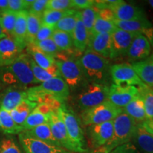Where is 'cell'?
I'll return each mask as SVG.
<instances>
[{
  "mask_svg": "<svg viewBox=\"0 0 153 153\" xmlns=\"http://www.w3.org/2000/svg\"><path fill=\"white\" fill-rule=\"evenodd\" d=\"M151 52V44L142 33H136L130 45L127 55L131 60H143L148 58Z\"/></svg>",
  "mask_w": 153,
  "mask_h": 153,
  "instance_id": "obj_19",
  "label": "cell"
},
{
  "mask_svg": "<svg viewBox=\"0 0 153 153\" xmlns=\"http://www.w3.org/2000/svg\"><path fill=\"white\" fill-rule=\"evenodd\" d=\"M111 78L116 85H137L142 86L143 83L131 64L127 62L119 63L111 67Z\"/></svg>",
  "mask_w": 153,
  "mask_h": 153,
  "instance_id": "obj_9",
  "label": "cell"
},
{
  "mask_svg": "<svg viewBox=\"0 0 153 153\" xmlns=\"http://www.w3.org/2000/svg\"><path fill=\"white\" fill-rule=\"evenodd\" d=\"M88 135L91 144L96 148H101L108 143L114 133L113 120L88 126Z\"/></svg>",
  "mask_w": 153,
  "mask_h": 153,
  "instance_id": "obj_13",
  "label": "cell"
},
{
  "mask_svg": "<svg viewBox=\"0 0 153 153\" xmlns=\"http://www.w3.org/2000/svg\"><path fill=\"white\" fill-rule=\"evenodd\" d=\"M77 11L70 9L68 14L62 18L55 26V30L64 31L72 35L76 24Z\"/></svg>",
  "mask_w": 153,
  "mask_h": 153,
  "instance_id": "obj_31",
  "label": "cell"
},
{
  "mask_svg": "<svg viewBox=\"0 0 153 153\" xmlns=\"http://www.w3.org/2000/svg\"><path fill=\"white\" fill-rule=\"evenodd\" d=\"M48 1V0H34L28 11L42 16L44 11L46 10Z\"/></svg>",
  "mask_w": 153,
  "mask_h": 153,
  "instance_id": "obj_45",
  "label": "cell"
},
{
  "mask_svg": "<svg viewBox=\"0 0 153 153\" xmlns=\"http://www.w3.org/2000/svg\"><path fill=\"white\" fill-rule=\"evenodd\" d=\"M8 10V0H0V14Z\"/></svg>",
  "mask_w": 153,
  "mask_h": 153,
  "instance_id": "obj_49",
  "label": "cell"
},
{
  "mask_svg": "<svg viewBox=\"0 0 153 153\" xmlns=\"http://www.w3.org/2000/svg\"><path fill=\"white\" fill-rule=\"evenodd\" d=\"M94 153H98V152H94Z\"/></svg>",
  "mask_w": 153,
  "mask_h": 153,
  "instance_id": "obj_54",
  "label": "cell"
},
{
  "mask_svg": "<svg viewBox=\"0 0 153 153\" xmlns=\"http://www.w3.org/2000/svg\"><path fill=\"white\" fill-rule=\"evenodd\" d=\"M143 124L146 127V128L153 134V118L150 120H146Z\"/></svg>",
  "mask_w": 153,
  "mask_h": 153,
  "instance_id": "obj_50",
  "label": "cell"
},
{
  "mask_svg": "<svg viewBox=\"0 0 153 153\" xmlns=\"http://www.w3.org/2000/svg\"><path fill=\"white\" fill-rule=\"evenodd\" d=\"M80 17L83 23L84 26H85L86 29L88 31L89 35V38L91 36V32L94 24L96 18L97 16V10L94 7H90V8L83 9L79 11Z\"/></svg>",
  "mask_w": 153,
  "mask_h": 153,
  "instance_id": "obj_38",
  "label": "cell"
},
{
  "mask_svg": "<svg viewBox=\"0 0 153 153\" xmlns=\"http://www.w3.org/2000/svg\"><path fill=\"white\" fill-rule=\"evenodd\" d=\"M133 139L145 153H153V134L143 123H137Z\"/></svg>",
  "mask_w": 153,
  "mask_h": 153,
  "instance_id": "obj_25",
  "label": "cell"
},
{
  "mask_svg": "<svg viewBox=\"0 0 153 153\" xmlns=\"http://www.w3.org/2000/svg\"><path fill=\"white\" fill-rule=\"evenodd\" d=\"M48 120L49 114H44L36 106L33 111L29 114L24 123L21 126V128H22V132L28 131V130L41 125V124L48 123Z\"/></svg>",
  "mask_w": 153,
  "mask_h": 153,
  "instance_id": "obj_30",
  "label": "cell"
},
{
  "mask_svg": "<svg viewBox=\"0 0 153 153\" xmlns=\"http://www.w3.org/2000/svg\"><path fill=\"white\" fill-rule=\"evenodd\" d=\"M54 30L55 27H51V26H45V25L42 24L41 27L40 28L39 30H38L37 34H36L33 43H36L38 42L51 38L52 37Z\"/></svg>",
  "mask_w": 153,
  "mask_h": 153,
  "instance_id": "obj_44",
  "label": "cell"
},
{
  "mask_svg": "<svg viewBox=\"0 0 153 153\" xmlns=\"http://www.w3.org/2000/svg\"><path fill=\"white\" fill-rule=\"evenodd\" d=\"M94 0H72V9H83L90 8L94 7Z\"/></svg>",
  "mask_w": 153,
  "mask_h": 153,
  "instance_id": "obj_46",
  "label": "cell"
},
{
  "mask_svg": "<svg viewBox=\"0 0 153 153\" xmlns=\"http://www.w3.org/2000/svg\"><path fill=\"white\" fill-rule=\"evenodd\" d=\"M70 10L55 11L46 9L42 14V24L45 25V26H51V27H55L57 23L65 16H66Z\"/></svg>",
  "mask_w": 153,
  "mask_h": 153,
  "instance_id": "obj_37",
  "label": "cell"
},
{
  "mask_svg": "<svg viewBox=\"0 0 153 153\" xmlns=\"http://www.w3.org/2000/svg\"><path fill=\"white\" fill-rule=\"evenodd\" d=\"M46 9L55 11H67L72 9V0H48Z\"/></svg>",
  "mask_w": 153,
  "mask_h": 153,
  "instance_id": "obj_42",
  "label": "cell"
},
{
  "mask_svg": "<svg viewBox=\"0 0 153 153\" xmlns=\"http://www.w3.org/2000/svg\"><path fill=\"white\" fill-rule=\"evenodd\" d=\"M114 133L108 143L100 148V150L109 153L120 145L130 143L135 133L136 123L126 113L122 112L113 120Z\"/></svg>",
  "mask_w": 153,
  "mask_h": 153,
  "instance_id": "obj_4",
  "label": "cell"
},
{
  "mask_svg": "<svg viewBox=\"0 0 153 153\" xmlns=\"http://www.w3.org/2000/svg\"><path fill=\"white\" fill-rule=\"evenodd\" d=\"M71 36L72 42H73V46L75 48L76 51L81 53L85 52L89 44V35L82 23L79 11H77L76 24Z\"/></svg>",
  "mask_w": 153,
  "mask_h": 153,
  "instance_id": "obj_23",
  "label": "cell"
},
{
  "mask_svg": "<svg viewBox=\"0 0 153 153\" xmlns=\"http://www.w3.org/2000/svg\"><path fill=\"white\" fill-rule=\"evenodd\" d=\"M27 16L28 10L17 12L12 39L22 50L28 45L27 41Z\"/></svg>",
  "mask_w": 153,
  "mask_h": 153,
  "instance_id": "obj_21",
  "label": "cell"
},
{
  "mask_svg": "<svg viewBox=\"0 0 153 153\" xmlns=\"http://www.w3.org/2000/svg\"><path fill=\"white\" fill-rule=\"evenodd\" d=\"M147 2L149 5H150V7L151 8L153 9V0H149V1H147Z\"/></svg>",
  "mask_w": 153,
  "mask_h": 153,
  "instance_id": "obj_52",
  "label": "cell"
},
{
  "mask_svg": "<svg viewBox=\"0 0 153 153\" xmlns=\"http://www.w3.org/2000/svg\"><path fill=\"white\" fill-rule=\"evenodd\" d=\"M131 65L143 83L153 87V55L143 60L136 61Z\"/></svg>",
  "mask_w": 153,
  "mask_h": 153,
  "instance_id": "obj_22",
  "label": "cell"
},
{
  "mask_svg": "<svg viewBox=\"0 0 153 153\" xmlns=\"http://www.w3.org/2000/svg\"><path fill=\"white\" fill-rule=\"evenodd\" d=\"M109 153H140L137 148L131 143L122 145L113 150Z\"/></svg>",
  "mask_w": 153,
  "mask_h": 153,
  "instance_id": "obj_47",
  "label": "cell"
},
{
  "mask_svg": "<svg viewBox=\"0 0 153 153\" xmlns=\"http://www.w3.org/2000/svg\"><path fill=\"white\" fill-rule=\"evenodd\" d=\"M33 44H35L36 46H37L43 52L54 57H56L60 52V49L55 45L54 41H53L51 38Z\"/></svg>",
  "mask_w": 153,
  "mask_h": 153,
  "instance_id": "obj_41",
  "label": "cell"
},
{
  "mask_svg": "<svg viewBox=\"0 0 153 153\" xmlns=\"http://www.w3.org/2000/svg\"><path fill=\"white\" fill-rule=\"evenodd\" d=\"M42 26L41 16L28 11L27 16V41L33 43L36 36Z\"/></svg>",
  "mask_w": 153,
  "mask_h": 153,
  "instance_id": "obj_33",
  "label": "cell"
},
{
  "mask_svg": "<svg viewBox=\"0 0 153 153\" xmlns=\"http://www.w3.org/2000/svg\"><path fill=\"white\" fill-rule=\"evenodd\" d=\"M26 99H27L26 88L17 85H11L0 94V108L11 112Z\"/></svg>",
  "mask_w": 153,
  "mask_h": 153,
  "instance_id": "obj_14",
  "label": "cell"
},
{
  "mask_svg": "<svg viewBox=\"0 0 153 153\" xmlns=\"http://www.w3.org/2000/svg\"><path fill=\"white\" fill-rule=\"evenodd\" d=\"M0 153H24L20 144L11 135L0 138Z\"/></svg>",
  "mask_w": 153,
  "mask_h": 153,
  "instance_id": "obj_36",
  "label": "cell"
},
{
  "mask_svg": "<svg viewBox=\"0 0 153 153\" xmlns=\"http://www.w3.org/2000/svg\"><path fill=\"white\" fill-rule=\"evenodd\" d=\"M56 111L64 122L69 138L76 148L77 152H86L87 149L85 135L79 118L76 116L72 111L64 106V104Z\"/></svg>",
  "mask_w": 153,
  "mask_h": 153,
  "instance_id": "obj_6",
  "label": "cell"
},
{
  "mask_svg": "<svg viewBox=\"0 0 153 153\" xmlns=\"http://www.w3.org/2000/svg\"><path fill=\"white\" fill-rule=\"evenodd\" d=\"M19 140L25 153H70L61 147L28 136L23 132L19 134Z\"/></svg>",
  "mask_w": 153,
  "mask_h": 153,
  "instance_id": "obj_10",
  "label": "cell"
},
{
  "mask_svg": "<svg viewBox=\"0 0 153 153\" xmlns=\"http://www.w3.org/2000/svg\"><path fill=\"white\" fill-rule=\"evenodd\" d=\"M48 124L53 137L57 141L60 147L70 152H78L76 148L69 138L64 122L57 111L50 113Z\"/></svg>",
  "mask_w": 153,
  "mask_h": 153,
  "instance_id": "obj_11",
  "label": "cell"
},
{
  "mask_svg": "<svg viewBox=\"0 0 153 153\" xmlns=\"http://www.w3.org/2000/svg\"><path fill=\"white\" fill-rule=\"evenodd\" d=\"M37 106V103L28 100V99H24L19 105H17L10 112L11 117L16 125L21 127L29 114Z\"/></svg>",
  "mask_w": 153,
  "mask_h": 153,
  "instance_id": "obj_28",
  "label": "cell"
},
{
  "mask_svg": "<svg viewBox=\"0 0 153 153\" xmlns=\"http://www.w3.org/2000/svg\"><path fill=\"white\" fill-rule=\"evenodd\" d=\"M122 109L123 112L128 115L136 123H143L147 120L144 103L139 93Z\"/></svg>",
  "mask_w": 153,
  "mask_h": 153,
  "instance_id": "obj_26",
  "label": "cell"
},
{
  "mask_svg": "<svg viewBox=\"0 0 153 153\" xmlns=\"http://www.w3.org/2000/svg\"><path fill=\"white\" fill-rule=\"evenodd\" d=\"M51 38L60 51H70L73 47L72 36L64 31L55 30Z\"/></svg>",
  "mask_w": 153,
  "mask_h": 153,
  "instance_id": "obj_35",
  "label": "cell"
},
{
  "mask_svg": "<svg viewBox=\"0 0 153 153\" xmlns=\"http://www.w3.org/2000/svg\"><path fill=\"white\" fill-rule=\"evenodd\" d=\"M33 1L34 0H8V10L16 13L28 10Z\"/></svg>",
  "mask_w": 153,
  "mask_h": 153,
  "instance_id": "obj_43",
  "label": "cell"
},
{
  "mask_svg": "<svg viewBox=\"0 0 153 153\" xmlns=\"http://www.w3.org/2000/svg\"><path fill=\"white\" fill-rule=\"evenodd\" d=\"M149 42H150V44H152V45H153V34H152V37L150 38V39L149 40Z\"/></svg>",
  "mask_w": 153,
  "mask_h": 153,
  "instance_id": "obj_53",
  "label": "cell"
},
{
  "mask_svg": "<svg viewBox=\"0 0 153 153\" xmlns=\"http://www.w3.org/2000/svg\"><path fill=\"white\" fill-rule=\"evenodd\" d=\"M28 100L45 104L54 111L60 108L70 94V88L60 76H55L36 87L26 89Z\"/></svg>",
  "mask_w": 153,
  "mask_h": 153,
  "instance_id": "obj_1",
  "label": "cell"
},
{
  "mask_svg": "<svg viewBox=\"0 0 153 153\" xmlns=\"http://www.w3.org/2000/svg\"><path fill=\"white\" fill-rule=\"evenodd\" d=\"M114 24L119 29L129 33L144 34L152 27V25L147 18L131 21H114Z\"/></svg>",
  "mask_w": 153,
  "mask_h": 153,
  "instance_id": "obj_24",
  "label": "cell"
},
{
  "mask_svg": "<svg viewBox=\"0 0 153 153\" xmlns=\"http://www.w3.org/2000/svg\"><path fill=\"white\" fill-rule=\"evenodd\" d=\"M116 28L117 27L114 24V22L104 20L97 16L91 32V36L99 33H112Z\"/></svg>",
  "mask_w": 153,
  "mask_h": 153,
  "instance_id": "obj_39",
  "label": "cell"
},
{
  "mask_svg": "<svg viewBox=\"0 0 153 153\" xmlns=\"http://www.w3.org/2000/svg\"><path fill=\"white\" fill-rule=\"evenodd\" d=\"M109 86L87 82L76 97V104L85 111L108 101Z\"/></svg>",
  "mask_w": 153,
  "mask_h": 153,
  "instance_id": "obj_7",
  "label": "cell"
},
{
  "mask_svg": "<svg viewBox=\"0 0 153 153\" xmlns=\"http://www.w3.org/2000/svg\"><path fill=\"white\" fill-rule=\"evenodd\" d=\"M4 36H6V35L4 33V32L2 31V30H1V26H0V40H1L2 38L4 37Z\"/></svg>",
  "mask_w": 153,
  "mask_h": 153,
  "instance_id": "obj_51",
  "label": "cell"
},
{
  "mask_svg": "<svg viewBox=\"0 0 153 153\" xmlns=\"http://www.w3.org/2000/svg\"><path fill=\"white\" fill-rule=\"evenodd\" d=\"M23 50L12 38L4 36L0 40V68L11 65L22 54Z\"/></svg>",
  "mask_w": 153,
  "mask_h": 153,
  "instance_id": "obj_17",
  "label": "cell"
},
{
  "mask_svg": "<svg viewBox=\"0 0 153 153\" xmlns=\"http://www.w3.org/2000/svg\"><path fill=\"white\" fill-rule=\"evenodd\" d=\"M23 133L25 135H28V136L30 137H33V138L39 140L55 145V146L60 147V145H59L57 141L53 137L48 123L41 124V125L38 126L36 128H33L30 130H28V131H24Z\"/></svg>",
  "mask_w": 153,
  "mask_h": 153,
  "instance_id": "obj_27",
  "label": "cell"
},
{
  "mask_svg": "<svg viewBox=\"0 0 153 153\" xmlns=\"http://www.w3.org/2000/svg\"><path fill=\"white\" fill-rule=\"evenodd\" d=\"M0 131L6 135H12L22 132L21 127L16 125L10 112L0 108Z\"/></svg>",
  "mask_w": 153,
  "mask_h": 153,
  "instance_id": "obj_29",
  "label": "cell"
},
{
  "mask_svg": "<svg viewBox=\"0 0 153 153\" xmlns=\"http://www.w3.org/2000/svg\"><path fill=\"white\" fill-rule=\"evenodd\" d=\"M88 49L106 59H112L111 33H99L89 38Z\"/></svg>",
  "mask_w": 153,
  "mask_h": 153,
  "instance_id": "obj_20",
  "label": "cell"
},
{
  "mask_svg": "<svg viewBox=\"0 0 153 153\" xmlns=\"http://www.w3.org/2000/svg\"><path fill=\"white\" fill-rule=\"evenodd\" d=\"M110 9L114 13L116 20L131 21L146 18L145 11L141 7L121 0H118Z\"/></svg>",
  "mask_w": 153,
  "mask_h": 153,
  "instance_id": "obj_15",
  "label": "cell"
},
{
  "mask_svg": "<svg viewBox=\"0 0 153 153\" xmlns=\"http://www.w3.org/2000/svg\"><path fill=\"white\" fill-rule=\"evenodd\" d=\"M123 112V109L114 106L110 101H106L98 106L89 109L82 111L81 119L86 126L105 123L114 120L118 115Z\"/></svg>",
  "mask_w": 153,
  "mask_h": 153,
  "instance_id": "obj_8",
  "label": "cell"
},
{
  "mask_svg": "<svg viewBox=\"0 0 153 153\" xmlns=\"http://www.w3.org/2000/svg\"><path fill=\"white\" fill-rule=\"evenodd\" d=\"M78 60L87 82L108 86L111 66L108 59L87 48Z\"/></svg>",
  "mask_w": 153,
  "mask_h": 153,
  "instance_id": "obj_2",
  "label": "cell"
},
{
  "mask_svg": "<svg viewBox=\"0 0 153 153\" xmlns=\"http://www.w3.org/2000/svg\"><path fill=\"white\" fill-rule=\"evenodd\" d=\"M138 93L142 97L144 103L145 114L147 120L153 118V89L145 85V84L142 86L137 87Z\"/></svg>",
  "mask_w": 153,
  "mask_h": 153,
  "instance_id": "obj_32",
  "label": "cell"
},
{
  "mask_svg": "<svg viewBox=\"0 0 153 153\" xmlns=\"http://www.w3.org/2000/svg\"><path fill=\"white\" fill-rule=\"evenodd\" d=\"M136 33H129L116 28L111 33L112 59L127 54L128 51Z\"/></svg>",
  "mask_w": 153,
  "mask_h": 153,
  "instance_id": "obj_18",
  "label": "cell"
},
{
  "mask_svg": "<svg viewBox=\"0 0 153 153\" xmlns=\"http://www.w3.org/2000/svg\"><path fill=\"white\" fill-rule=\"evenodd\" d=\"M17 13L7 10L0 14V26L4 33L12 38Z\"/></svg>",
  "mask_w": 153,
  "mask_h": 153,
  "instance_id": "obj_34",
  "label": "cell"
},
{
  "mask_svg": "<svg viewBox=\"0 0 153 153\" xmlns=\"http://www.w3.org/2000/svg\"><path fill=\"white\" fill-rule=\"evenodd\" d=\"M55 58L60 77L66 82L69 88L74 89L81 86L85 78L79 60L62 54H58Z\"/></svg>",
  "mask_w": 153,
  "mask_h": 153,
  "instance_id": "obj_5",
  "label": "cell"
},
{
  "mask_svg": "<svg viewBox=\"0 0 153 153\" xmlns=\"http://www.w3.org/2000/svg\"><path fill=\"white\" fill-rule=\"evenodd\" d=\"M138 94V89L135 86L116 85L113 84L108 89V101L114 106L123 108L131 102Z\"/></svg>",
  "mask_w": 153,
  "mask_h": 153,
  "instance_id": "obj_12",
  "label": "cell"
},
{
  "mask_svg": "<svg viewBox=\"0 0 153 153\" xmlns=\"http://www.w3.org/2000/svg\"><path fill=\"white\" fill-rule=\"evenodd\" d=\"M97 16L102 19H104V20L106 21H111V22H114L115 20L114 13H113V11L110 9H97Z\"/></svg>",
  "mask_w": 153,
  "mask_h": 153,
  "instance_id": "obj_48",
  "label": "cell"
},
{
  "mask_svg": "<svg viewBox=\"0 0 153 153\" xmlns=\"http://www.w3.org/2000/svg\"><path fill=\"white\" fill-rule=\"evenodd\" d=\"M30 68H31L32 72H33V76L35 79L37 80L38 83H43L48 81V80L52 79L53 77H55L51 72H49L48 70H44L41 67L38 65L36 63L34 62L33 59L30 57Z\"/></svg>",
  "mask_w": 153,
  "mask_h": 153,
  "instance_id": "obj_40",
  "label": "cell"
},
{
  "mask_svg": "<svg viewBox=\"0 0 153 153\" xmlns=\"http://www.w3.org/2000/svg\"><path fill=\"white\" fill-rule=\"evenodd\" d=\"M26 51L27 54L30 55L38 66L48 70L54 76H60L54 57L43 52L33 43L28 44L26 47Z\"/></svg>",
  "mask_w": 153,
  "mask_h": 153,
  "instance_id": "obj_16",
  "label": "cell"
},
{
  "mask_svg": "<svg viewBox=\"0 0 153 153\" xmlns=\"http://www.w3.org/2000/svg\"><path fill=\"white\" fill-rule=\"evenodd\" d=\"M30 60L29 55L22 53L11 65L3 68L4 82L24 87L29 85L39 84L33 76Z\"/></svg>",
  "mask_w": 153,
  "mask_h": 153,
  "instance_id": "obj_3",
  "label": "cell"
}]
</instances>
